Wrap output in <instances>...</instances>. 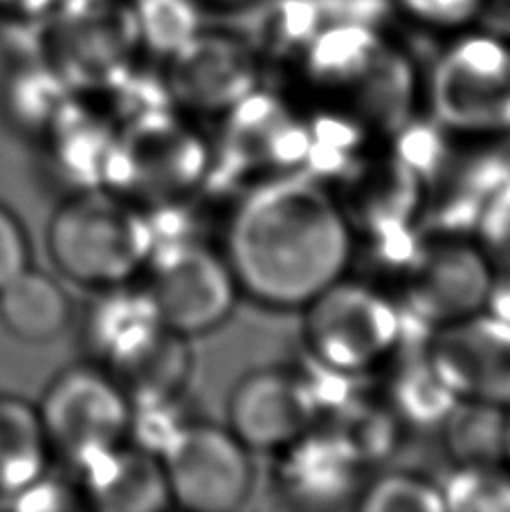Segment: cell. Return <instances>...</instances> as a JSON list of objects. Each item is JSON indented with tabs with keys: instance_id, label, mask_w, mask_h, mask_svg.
I'll list each match as a JSON object with an SVG mask.
<instances>
[{
	"instance_id": "6da1fadb",
	"label": "cell",
	"mask_w": 510,
	"mask_h": 512,
	"mask_svg": "<svg viewBox=\"0 0 510 512\" xmlns=\"http://www.w3.org/2000/svg\"><path fill=\"white\" fill-rule=\"evenodd\" d=\"M223 254L241 295L266 308L302 310L349 272L355 236L329 191L293 176L245 196Z\"/></svg>"
},
{
	"instance_id": "7a4b0ae2",
	"label": "cell",
	"mask_w": 510,
	"mask_h": 512,
	"mask_svg": "<svg viewBox=\"0 0 510 512\" xmlns=\"http://www.w3.org/2000/svg\"><path fill=\"white\" fill-rule=\"evenodd\" d=\"M156 248L151 216L113 189H79L54 209L45 250L61 277L90 290L135 281Z\"/></svg>"
},
{
	"instance_id": "3957f363",
	"label": "cell",
	"mask_w": 510,
	"mask_h": 512,
	"mask_svg": "<svg viewBox=\"0 0 510 512\" xmlns=\"http://www.w3.org/2000/svg\"><path fill=\"white\" fill-rule=\"evenodd\" d=\"M304 310V344L315 364L360 376L391 360L405 340V315L396 299L369 281L331 283Z\"/></svg>"
},
{
	"instance_id": "277c9868",
	"label": "cell",
	"mask_w": 510,
	"mask_h": 512,
	"mask_svg": "<svg viewBox=\"0 0 510 512\" xmlns=\"http://www.w3.org/2000/svg\"><path fill=\"white\" fill-rule=\"evenodd\" d=\"M427 106L450 135H510V39L470 32L450 43L427 79Z\"/></svg>"
},
{
	"instance_id": "5b68a950",
	"label": "cell",
	"mask_w": 510,
	"mask_h": 512,
	"mask_svg": "<svg viewBox=\"0 0 510 512\" xmlns=\"http://www.w3.org/2000/svg\"><path fill=\"white\" fill-rule=\"evenodd\" d=\"M302 59L317 88L351 99L355 122L394 124L403 113L412 75L403 54L382 39L378 25L353 21L326 27Z\"/></svg>"
},
{
	"instance_id": "8992f818",
	"label": "cell",
	"mask_w": 510,
	"mask_h": 512,
	"mask_svg": "<svg viewBox=\"0 0 510 512\" xmlns=\"http://www.w3.org/2000/svg\"><path fill=\"white\" fill-rule=\"evenodd\" d=\"M36 409L52 459L66 461L72 470L129 441L131 400L97 362L72 364L57 373L45 387Z\"/></svg>"
},
{
	"instance_id": "52a82bcc",
	"label": "cell",
	"mask_w": 510,
	"mask_h": 512,
	"mask_svg": "<svg viewBox=\"0 0 510 512\" xmlns=\"http://www.w3.org/2000/svg\"><path fill=\"white\" fill-rule=\"evenodd\" d=\"M142 274L162 324L185 337L223 326L241 295L225 254L198 239L158 243Z\"/></svg>"
},
{
	"instance_id": "ba28073f",
	"label": "cell",
	"mask_w": 510,
	"mask_h": 512,
	"mask_svg": "<svg viewBox=\"0 0 510 512\" xmlns=\"http://www.w3.org/2000/svg\"><path fill=\"white\" fill-rule=\"evenodd\" d=\"M45 21L43 57L68 86L122 84L142 50L124 0H59Z\"/></svg>"
},
{
	"instance_id": "9c48e42d",
	"label": "cell",
	"mask_w": 510,
	"mask_h": 512,
	"mask_svg": "<svg viewBox=\"0 0 510 512\" xmlns=\"http://www.w3.org/2000/svg\"><path fill=\"white\" fill-rule=\"evenodd\" d=\"M252 454L227 425L185 420L160 452L171 506L194 512L239 510L257 481Z\"/></svg>"
},
{
	"instance_id": "30bf717a",
	"label": "cell",
	"mask_w": 510,
	"mask_h": 512,
	"mask_svg": "<svg viewBox=\"0 0 510 512\" xmlns=\"http://www.w3.org/2000/svg\"><path fill=\"white\" fill-rule=\"evenodd\" d=\"M495 268L477 241L463 234H439L421 243L403 274V313L427 331L481 313Z\"/></svg>"
},
{
	"instance_id": "8fae6325",
	"label": "cell",
	"mask_w": 510,
	"mask_h": 512,
	"mask_svg": "<svg viewBox=\"0 0 510 512\" xmlns=\"http://www.w3.org/2000/svg\"><path fill=\"white\" fill-rule=\"evenodd\" d=\"M205 164L203 142L162 108L129 120V128L115 137L104 187L131 200L176 198L189 185H196Z\"/></svg>"
},
{
	"instance_id": "7c38bea8",
	"label": "cell",
	"mask_w": 510,
	"mask_h": 512,
	"mask_svg": "<svg viewBox=\"0 0 510 512\" xmlns=\"http://www.w3.org/2000/svg\"><path fill=\"white\" fill-rule=\"evenodd\" d=\"M320 400L302 371L263 367L236 380L227 398V427L252 452H279L311 432Z\"/></svg>"
},
{
	"instance_id": "4fadbf2b",
	"label": "cell",
	"mask_w": 510,
	"mask_h": 512,
	"mask_svg": "<svg viewBox=\"0 0 510 512\" xmlns=\"http://www.w3.org/2000/svg\"><path fill=\"white\" fill-rule=\"evenodd\" d=\"M427 360L457 400L510 405V324L486 313L436 328Z\"/></svg>"
},
{
	"instance_id": "5bb4252c",
	"label": "cell",
	"mask_w": 510,
	"mask_h": 512,
	"mask_svg": "<svg viewBox=\"0 0 510 512\" xmlns=\"http://www.w3.org/2000/svg\"><path fill=\"white\" fill-rule=\"evenodd\" d=\"M167 61V93L191 113H230L257 90V52L241 36L200 30Z\"/></svg>"
},
{
	"instance_id": "9a60e30c",
	"label": "cell",
	"mask_w": 510,
	"mask_h": 512,
	"mask_svg": "<svg viewBox=\"0 0 510 512\" xmlns=\"http://www.w3.org/2000/svg\"><path fill=\"white\" fill-rule=\"evenodd\" d=\"M277 486L299 508H338L360 495L364 461L340 432H311L281 447Z\"/></svg>"
},
{
	"instance_id": "2e32d148",
	"label": "cell",
	"mask_w": 510,
	"mask_h": 512,
	"mask_svg": "<svg viewBox=\"0 0 510 512\" xmlns=\"http://www.w3.org/2000/svg\"><path fill=\"white\" fill-rule=\"evenodd\" d=\"M79 497L104 512H156L171 508L158 454L133 443L115 445L75 468Z\"/></svg>"
},
{
	"instance_id": "e0dca14e",
	"label": "cell",
	"mask_w": 510,
	"mask_h": 512,
	"mask_svg": "<svg viewBox=\"0 0 510 512\" xmlns=\"http://www.w3.org/2000/svg\"><path fill=\"white\" fill-rule=\"evenodd\" d=\"M252 7L250 32L257 48L304 54L331 25L353 21L378 25L385 0H257Z\"/></svg>"
},
{
	"instance_id": "ac0fdd59",
	"label": "cell",
	"mask_w": 510,
	"mask_h": 512,
	"mask_svg": "<svg viewBox=\"0 0 510 512\" xmlns=\"http://www.w3.org/2000/svg\"><path fill=\"white\" fill-rule=\"evenodd\" d=\"M95 292L84 317V342L93 362L111 369L165 324L144 286L131 281Z\"/></svg>"
},
{
	"instance_id": "d6986e66",
	"label": "cell",
	"mask_w": 510,
	"mask_h": 512,
	"mask_svg": "<svg viewBox=\"0 0 510 512\" xmlns=\"http://www.w3.org/2000/svg\"><path fill=\"white\" fill-rule=\"evenodd\" d=\"M106 371L124 389L133 407L178 400L194 373L189 337L162 326L138 349Z\"/></svg>"
},
{
	"instance_id": "ffe728a7",
	"label": "cell",
	"mask_w": 510,
	"mask_h": 512,
	"mask_svg": "<svg viewBox=\"0 0 510 512\" xmlns=\"http://www.w3.org/2000/svg\"><path fill=\"white\" fill-rule=\"evenodd\" d=\"M75 306L66 288L39 268H25L0 288V326L27 344H45L68 331Z\"/></svg>"
},
{
	"instance_id": "44dd1931",
	"label": "cell",
	"mask_w": 510,
	"mask_h": 512,
	"mask_svg": "<svg viewBox=\"0 0 510 512\" xmlns=\"http://www.w3.org/2000/svg\"><path fill=\"white\" fill-rule=\"evenodd\" d=\"M43 137L61 176L70 178L79 189L106 185L117 133H113L102 120L81 111L70 99L61 108V113L54 117Z\"/></svg>"
},
{
	"instance_id": "7402d4cb",
	"label": "cell",
	"mask_w": 510,
	"mask_h": 512,
	"mask_svg": "<svg viewBox=\"0 0 510 512\" xmlns=\"http://www.w3.org/2000/svg\"><path fill=\"white\" fill-rule=\"evenodd\" d=\"M52 450L39 409L9 393H0V501L3 506L18 492L50 472Z\"/></svg>"
},
{
	"instance_id": "603a6c76",
	"label": "cell",
	"mask_w": 510,
	"mask_h": 512,
	"mask_svg": "<svg viewBox=\"0 0 510 512\" xmlns=\"http://www.w3.org/2000/svg\"><path fill=\"white\" fill-rule=\"evenodd\" d=\"M68 84L43 52L18 63L9 70L3 88L7 120L21 131L43 135L68 99Z\"/></svg>"
},
{
	"instance_id": "cb8c5ba5",
	"label": "cell",
	"mask_w": 510,
	"mask_h": 512,
	"mask_svg": "<svg viewBox=\"0 0 510 512\" xmlns=\"http://www.w3.org/2000/svg\"><path fill=\"white\" fill-rule=\"evenodd\" d=\"M445 447L457 465L506 463V407L477 400H457L441 423Z\"/></svg>"
},
{
	"instance_id": "d4e9b609",
	"label": "cell",
	"mask_w": 510,
	"mask_h": 512,
	"mask_svg": "<svg viewBox=\"0 0 510 512\" xmlns=\"http://www.w3.org/2000/svg\"><path fill=\"white\" fill-rule=\"evenodd\" d=\"M389 409L414 427H441L457 398L427 360H412L389 384Z\"/></svg>"
},
{
	"instance_id": "484cf974",
	"label": "cell",
	"mask_w": 510,
	"mask_h": 512,
	"mask_svg": "<svg viewBox=\"0 0 510 512\" xmlns=\"http://www.w3.org/2000/svg\"><path fill=\"white\" fill-rule=\"evenodd\" d=\"M140 48L169 59L203 30L196 0H131Z\"/></svg>"
},
{
	"instance_id": "4316f807",
	"label": "cell",
	"mask_w": 510,
	"mask_h": 512,
	"mask_svg": "<svg viewBox=\"0 0 510 512\" xmlns=\"http://www.w3.org/2000/svg\"><path fill=\"white\" fill-rule=\"evenodd\" d=\"M445 510L508 512L510 468L506 463L457 465V472L441 486Z\"/></svg>"
},
{
	"instance_id": "83f0119b",
	"label": "cell",
	"mask_w": 510,
	"mask_h": 512,
	"mask_svg": "<svg viewBox=\"0 0 510 512\" xmlns=\"http://www.w3.org/2000/svg\"><path fill=\"white\" fill-rule=\"evenodd\" d=\"M355 506L367 512H441V486L412 472H389L360 490Z\"/></svg>"
},
{
	"instance_id": "f1b7e54d",
	"label": "cell",
	"mask_w": 510,
	"mask_h": 512,
	"mask_svg": "<svg viewBox=\"0 0 510 512\" xmlns=\"http://www.w3.org/2000/svg\"><path fill=\"white\" fill-rule=\"evenodd\" d=\"M477 243L495 270H510V180L481 209Z\"/></svg>"
},
{
	"instance_id": "f546056e",
	"label": "cell",
	"mask_w": 510,
	"mask_h": 512,
	"mask_svg": "<svg viewBox=\"0 0 510 512\" xmlns=\"http://www.w3.org/2000/svg\"><path fill=\"white\" fill-rule=\"evenodd\" d=\"M416 23L432 30H457L470 25L484 9L486 0H396Z\"/></svg>"
},
{
	"instance_id": "4dcf8cb0",
	"label": "cell",
	"mask_w": 510,
	"mask_h": 512,
	"mask_svg": "<svg viewBox=\"0 0 510 512\" xmlns=\"http://www.w3.org/2000/svg\"><path fill=\"white\" fill-rule=\"evenodd\" d=\"M32 265V245L25 225L12 209L0 203V288Z\"/></svg>"
},
{
	"instance_id": "1f68e13d",
	"label": "cell",
	"mask_w": 510,
	"mask_h": 512,
	"mask_svg": "<svg viewBox=\"0 0 510 512\" xmlns=\"http://www.w3.org/2000/svg\"><path fill=\"white\" fill-rule=\"evenodd\" d=\"M79 492L72 490L68 483L52 479V474H43L32 486L18 492L16 497L7 501V506L23 510H68L77 506Z\"/></svg>"
},
{
	"instance_id": "d6a6232c",
	"label": "cell",
	"mask_w": 510,
	"mask_h": 512,
	"mask_svg": "<svg viewBox=\"0 0 510 512\" xmlns=\"http://www.w3.org/2000/svg\"><path fill=\"white\" fill-rule=\"evenodd\" d=\"M59 0H0V21L14 25H34L45 21Z\"/></svg>"
},
{
	"instance_id": "836d02e7",
	"label": "cell",
	"mask_w": 510,
	"mask_h": 512,
	"mask_svg": "<svg viewBox=\"0 0 510 512\" xmlns=\"http://www.w3.org/2000/svg\"><path fill=\"white\" fill-rule=\"evenodd\" d=\"M484 310L510 324V270H495Z\"/></svg>"
},
{
	"instance_id": "e575fe53",
	"label": "cell",
	"mask_w": 510,
	"mask_h": 512,
	"mask_svg": "<svg viewBox=\"0 0 510 512\" xmlns=\"http://www.w3.org/2000/svg\"><path fill=\"white\" fill-rule=\"evenodd\" d=\"M504 461L510 468V405L506 407V434H504Z\"/></svg>"
},
{
	"instance_id": "d590c367",
	"label": "cell",
	"mask_w": 510,
	"mask_h": 512,
	"mask_svg": "<svg viewBox=\"0 0 510 512\" xmlns=\"http://www.w3.org/2000/svg\"><path fill=\"white\" fill-rule=\"evenodd\" d=\"M506 30H508V39H510V7H508V12H506Z\"/></svg>"
},
{
	"instance_id": "8d00e7d4",
	"label": "cell",
	"mask_w": 510,
	"mask_h": 512,
	"mask_svg": "<svg viewBox=\"0 0 510 512\" xmlns=\"http://www.w3.org/2000/svg\"><path fill=\"white\" fill-rule=\"evenodd\" d=\"M223 3H245V0H223Z\"/></svg>"
},
{
	"instance_id": "74e56055",
	"label": "cell",
	"mask_w": 510,
	"mask_h": 512,
	"mask_svg": "<svg viewBox=\"0 0 510 512\" xmlns=\"http://www.w3.org/2000/svg\"><path fill=\"white\" fill-rule=\"evenodd\" d=\"M0 506H3V501H0Z\"/></svg>"
}]
</instances>
